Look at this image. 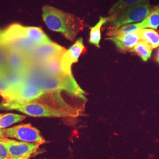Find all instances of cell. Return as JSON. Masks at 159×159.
Listing matches in <instances>:
<instances>
[{"label":"cell","mask_w":159,"mask_h":159,"mask_svg":"<svg viewBox=\"0 0 159 159\" xmlns=\"http://www.w3.org/2000/svg\"><path fill=\"white\" fill-rule=\"evenodd\" d=\"M7 68V50L0 43V70H4Z\"/></svg>","instance_id":"22"},{"label":"cell","mask_w":159,"mask_h":159,"mask_svg":"<svg viewBox=\"0 0 159 159\" xmlns=\"http://www.w3.org/2000/svg\"><path fill=\"white\" fill-rule=\"evenodd\" d=\"M7 68L24 73L30 65L27 54L13 49H7Z\"/></svg>","instance_id":"10"},{"label":"cell","mask_w":159,"mask_h":159,"mask_svg":"<svg viewBox=\"0 0 159 159\" xmlns=\"http://www.w3.org/2000/svg\"><path fill=\"white\" fill-rule=\"evenodd\" d=\"M0 141L6 145L10 158L25 157L30 159L31 155L37 151L40 145L36 143L18 142L7 137L0 138Z\"/></svg>","instance_id":"8"},{"label":"cell","mask_w":159,"mask_h":159,"mask_svg":"<svg viewBox=\"0 0 159 159\" xmlns=\"http://www.w3.org/2000/svg\"><path fill=\"white\" fill-rule=\"evenodd\" d=\"M141 30L140 23H136L133 24H128L124 25L120 29H111L107 35L111 37H116V36H122L127 34H132L139 33V31Z\"/></svg>","instance_id":"19"},{"label":"cell","mask_w":159,"mask_h":159,"mask_svg":"<svg viewBox=\"0 0 159 159\" xmlns=\"http://www.w3.org/2000/svg\"><path fill=\"white\" fill-rule=\"evenodd\" d=\"M3 137V133H2V130L0 128V138H2Z\"/></svg>","instance_id":"26"},{"label":"cell","mask_w":159,"mask_h":159,"mask_svg":"<svg viewBox=\"0 0 159 159\" xmlns=\"http://www.w3.org/2000/svg\"><path fill=\"white\" fill-rule=\"evenodd\" d=\"M8 90V87L6 84V81L4 78L2 70H0V94L6 93Z\"/></svg>","instance_id":"24"},{"label":"cell","mask_w":159,"mask_h":159,"mask_svg":"<svg viewBox=\"0 0 159 159\" xmlns=\"http://www.w3.org/2000/svg\"><path fill=\"white\" fill-rule=\"evenodd\" d=\"M113 42L117 47L121 51H130L140 40L139 33L127 34L122 36H116L107 38Z\"/></svg>","instance_id":"11"},{"label":"cell","mask_w":159,"mask_h":159,"mask_svg":"<svg viewBox=\"0 0 159 159\" xmlns=\"http://www.w3.org/2000/svg\"><path fill=\"white\" fill-rule=\"evenodd\" d=\"M1 33H2V31H0V39H1Z\"/></svg>","instance_id":"28"},{"label":"cell","mask_w":159,"mask_h":159,"mask_svg":"<svg viewBox=\"0 0 159 159\" xmlns=\"http://www.w3.org/2000/svg\"><path fill=\"white\" fill-rule=\"evenodd\" d=\"M46 93L37 85L27 82L16 87L8 89L6 93L0 94L4 100L14 102H28L39 99Z\"/></svg>","instance_id":"4"},{"label":"cell","mask_w":159,"mask_h":159,"mask_svg":"<svg viewBox=\"0 0 159 159\" xmlns=\"http://www.w3.org/2000/svg\"><path fill=\"white\" fill-rule=\"evenodd\" d=\"M148 1V0H119L110 8L109 11L110 16L113 18L126 10Z\"/></svg>","instance_id":"12"},{"label":"cell","mask_w":159,"mask_h":159,"mask_svg":"<svg viewBox=\"0 0 159 159\" xmlns=\"http://www.w3.org/2000/svg\"><path fill=\"white\" fill-rule=\"evenodd\" d=\"M111 20V17H100V20L96 25L90 29L89 42L92 44H94L97 47H100V41L101 40V29L102 25L110 22Z\"/></svg>","instance_id":"16"},{"label":"cell","mask_w":159,"mask_h":159,"mask_svg":"<svg viewBox=\"0 0 159 159\" xmlns=\"http://www.w3.org/2000/svg\"><path fill=\"white\" fill-rule=\"evenodd\" d=\"M66 51L62 46L50 41L37 46L27 56L30 64H39L61 57Z\"/></svg>","instance_id":"7"},{"label":"cell","mask_w":159,"mask_h":159,"mask_svg":"<svg viewBox=\"0 0 159 159\" xmlns=\"http://www.w3.org/2000/svg\"><path fill=\"white\" fill-rule=\"evenodd\" d=\"M152 49L153 48L147 43L140 40L130 51L136 53L144 61H147L148 58L151 57Z\"/></svg>","instance_id":"20"},{"label":"cell","mask_w":159,"mask_h":159,"mask_svg":"<svg viewBox=\"0 0 159 159\" xmlns=\"http://www.w3.org/2000/svg\"><path fill=\"white\" fill-rule=\"evenodd\" d=\"M150 11L149 2L131 7L121 12L117 16L111 18L109 22L113 29H119L121 26L142 21L146 18Z\"/></svg>","instance_id":"5"},{"label":"cell","mask_w":159,"mask_h":159,"mask_svg":"<svg viewBox=\"0 0 159 159\" xmlns=\"http://www.w3.org/2000/svg\"><path fill=\"white\" fill-rule=\"evenodd\" d=\"M43 18L48 29L61 33L71 41L74 40L84 26L81 18L51 6L43 7Z\"/></svg>","instance_id":"2"},{"label":"cell","mask_w":159,"mask_h":159,"mask_svg":"<svg viewBox=\"0 0 159 159\" xmlns=\"http://www.w3.org/2000/svg\"><path fill=\"white\" fill-rule=\"evenodd\" d=\"M2 137H11L24 142L42 144L46 140L41 136L39 130L30 123L16 125L2 130Z\"/></svg>","instance_id":"6"},{"label":"cell","mask_w":159,"mask_h":159,"mask_svg":"<svg viewBox=\"0 0 159 159\" xmlns=\"http://www.w3.org/2000/svg\"><path fill=\"white\" fill-rule=\"evenodd\" d=\"M9 159H27L25 157H17V158H10Z\"/></svg>","instance_id":"27"},{"label":"cell","mask_w":159,"mask_h":159,"mask_svg":"<svg viewBox=\"0 0 159 159\" xmlns=\"http://www.w3.org/2000/svg\"><path fill=\"white\" fill-rule=\"evenodd\" d=\"M2 114H1V113H0V116H2Z\"/></svg>","instance_id":"29"},{"label":"cell","mask_w":159,"mask_h":159,"mask_svg":"<svg viewBox=\"0 0 159 159\" xmlns=\"http://www.w3.org/2000/svg\"><path fill=\"white\" fill-rule=\"evenodd\" d=\"M0 108L5 110H17L32 117H74L77 116L68 111L48 104L39 98L28 102H14L3 100Z\"/></svg>","instance_id":"3"},{"label":"cell","mask_w":159,"mask_h":159,"mask_svg":"<svg viewBox=\"0 0 159 159\" xmlns=\"http://www.w3.org/2000/svg\"><path fill=\"white\" fill-rule=\"evenodd\" d=\"M141 29H157L159 27V5L153 8L148 16L140 22Z\"/></svg>","instance_id":"17"},{"label":"cell","mask_w":159,"mask_h":159,"mask_svg":"<svg viewBox=\"0 0 159 159\" xmlns=\"http://www.w3.org/2000/svg\"><path fill=\"white\" fill-rule=\"evenodd\" d=\"M156 60H157V62H159V50H157V54H156Z\"/></svg>","instance_id":"25"},{"label":"cell","mask_w":159,"mask_h":159,"mask_svg":"<svg viewBox=\"0 0 159 159\" xmlns=\"http://www.w3.org/2000/svg\"><path fill=\"white\" fill-rule=\"evenodd\" d=\"M10 156L6 145L0 141V159H9Z\"/></svg>","instance_id":"23"},{"label":"cell","mask_w":159,"mask_h":159,"mask_svg":"<svg viewBox=\"0 0 159 159\" xmlns=\"http://www.w3.org/2000/svg\"><path fill=\"white\" fill-rule=\"evenodd\" d=\"M24 81L37 85L46 93L65 91L70 94L85 98L84 92L73 75H49L43 73L37 64L30 65L24 72Z\"/></svg>","instance_id":"1"},{"label":"cell","mask_w":159,"mask_h":159,"mask_svg":"<svg viewBox=\"0 0 159 159\" xmlns=\"http://www.w3.org/2000/svg\"><path fill=\"white\" fill-rule=\"evenodd\" d=\"M139 34L140 40L147 43L153 49L159 47V34L153 29H141Z\"/></svg>","instance_id":"18"},{"label":"cell","mask_w":159,"mask_h":159,"mask_svg":"<svg viewBox=\"0 0 159 159\" xmlns=\"http://www.w3.org/2000/svg\"><path fill=\"white\" fill-rule=\"evenodd\" d=\"M2 74L8 89L16 87L24 83V73L13 71L6 68L2 70Z\"/></svg>","instance_id":"14"},{"label":"cell","mask_w":159,"mask_h":159,"mask_svg":"<svg viewBox=\"0 0 159 159\" xmlns=\"http://www.w3.org/2000/svg\"><path fill=\"white\" fill-rule=\"evenodd\" d=\"M27 37L37 46L51 41L42 29L35 27H27Z\"/></svg>","instance_id":"15"},{"label":"cell","mask_w":159,"mask_h":159,"mask_svg":"<svg viewBox=\"0 0 159 159\" xmlns=\"http://www.w3.org/2000/svg\"><path fill=\"white\" fill-rule=\"evenodd\" d=\"M61 58V57H60L37 65L41 71L45 74L49 75L66 74L63 73L62 70Z\"/></svg>","instance_id":"13"},{"label":"cell","mask_w":159,"mask_h":159,"mask_svg":"<svg viewBox=\"0 0 159 159\" xmlns=\"http://www.w3.org/2000/svg\"><path fill=\"white\" fill-rule=\"evenodd\" d=\"M26 117L23 115L14 113H7L0 116V128L8 127L15 123L22 121Z\"/></svg>","instance_id":"21"},{"label":"cell","mask_w":159,"mask_h":159,"mask_svg":"<svg viewBox=\"0 0 159 159\" xmlns=\"http://www.w3.org/2000/svg\"><path fill=\"white\" fill-rule=\"evenodd\" d=\"M85 51L83 39H79L68 50L64 53L61 58L63 73L67 75H72L71 66L77 62L80 56Z\"/></svg>","instance_id":"9"}]
</instances>
